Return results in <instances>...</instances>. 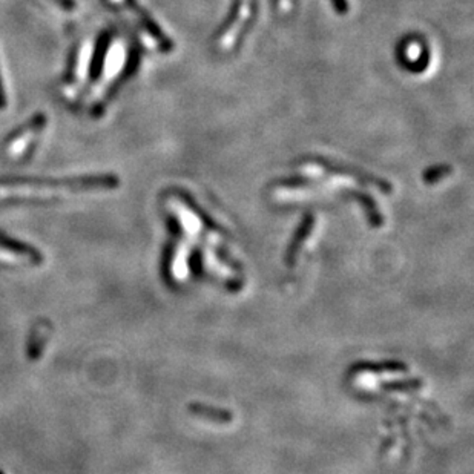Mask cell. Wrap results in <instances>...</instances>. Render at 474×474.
I'll use <instances>...</instances> for the list:
<instances>
[{
	"label": "cell",
	"mask_w": 474,
	"mask_h": 474,
	"mask_svg": "<svg viewBox=\"0 0 474 474\" xmlns=\"http://www.w3.org/2000/svg\"><path fill=\"white\" fill-rule=\"evenodd\" d=\"M114 180L106 177L103 178H89V180H77L70 183H10L0 186V197L2 198H51L57 195H66L68 192H77L80 189H94V187H109L114 186Z\"/></svg>",
	"instance_id": "1"
},
{
	"label": "cell",
	"mask_w": 474,
	"mask_h": 474,
	"mask_svg": "<svg viewBox=\"0 0 474 474\" xmlns=\"http://www.w3.org/2000/svg\"><path fill=\"white\" fill-rule=\"evenodd\" d=\"M126 62V49L125 43L122 40H114L108 48V53L105 56V62H103L100 80L96 86V96H92V100H99L101 94L105 92L109 86L117 79V75L122 73Z\"/></svg>",
	"instance_id": "2"
},
{
	"label": "cell",
	"mask_w": 474,
	"mask_h": 474,
	"mask_svg": "<svg viewBox=\"0 0 474 474\" xmlns=\"http://www.w3.org/2000/svg\"><path fill=\"white\" fill-rule=\"evenodd\" d=\"M92 53H94L92 40L91 39L85 40V43L80 46L79 56H77V60H75L71 83L66 85V96L68 97H74V94L79 92L80 88L83 86V82L86 80V77H88V74H89Z\"/></svg>",
	"instance_id": "3"
},
{
	"label": "cell",
	"mask_w": 474,
	"mask_h": 474,
	"mask_svg": "<svg viewBox=\"0 0 474 474\" xmlns=\"http://www.w3.org/2000/svg\"><path fill=\"white\" fill-rule=\"evenodd\" d=\"M312 226H313V218L308 215V217L304 220V223L299 226L298 232L295 234V237H293L292 243H290V246L287 249V254H286V263H287V266H293V263H295V258H297V254L299 251V247H301V244H303V241L308 237L310 229H312Z\"/></svg>",
	"instance_id": "4"
},
{
	"label": "cell",
	"mask_w": 474,
	"mask_h": 474,
	"mask_svg": "<svg viewBox=\"0 0 474 474\" xmlns=\"http://www.w3.org/2000/svg\"><path fill=\"white\" fill-rule=\"evenodd\" d=\"M42 127V122L40 123H32L31 126H28V129L25 132H22L17 139L13 140V143L10 144V148H8V154L11 155V157H19L25 151L30 148V142L34 140V137H36L37 131Z\"/></svg>",
	"instance_id": "5"
},
{
	"label": "cell",
	"mask_w": 474,
	"mask_h": 474,
	"mask_svg": "<svg viewBox=\"0 0 474 474\" xmlns=\"http://www.w3.org/2000/svg\"><path fill=\"white\" fill-rule=\"evenodd\" d=\"M191 411L195 416H201L213 422H229L232 420V413L221 410V408H213L208 407V405H200V404H194L191 405Z\"/></svg>",
	"instance_id": "6"
},
{
	"label": "cell",
	"mask_w": 474,
	"mask_h": 474,
	"mask_svg": "<svg viewBox=\"0 0 474 474\" xmlns=\"http://www.w3.org/2000/svg\"><path fill=\"white\" fill-rule=\"evenodd\" d=\"M359 370H370V372H381V370H392V372H405V368L402 364H396V363H389V364H358L353 372H359Z\"/></svg>",
	"instance_id": "7"
},
{
	"label": "cell",
	"mask_w": 474,
	"mask_h": 474,
	"mask_svg": "<svg viewBox=\"0 0 474 474\" xmlns=\"http://www.w3.org/2000/svg\"><path fill=\"white\" fill-rule=\"evenodd\" d=\"M23 252L20 251H13V249H6V247H0V263H10V264H17L23 260Z\"/></svg>",
	"instance_id": "8"
},
{
	"label": "cell",
	"mask_w": 474,
	"mask_h": 474,
	"mask_svg": "<svg viewBox=\"0 0 474 474\" xmlns=\"http://www.w3.org/2000/svg\"><path fill=\"white\" fill-rule=\"evenodd\" d=\"M420 387V381H404V382H392L382 385L385 390H415Z\"/></svg>",
	"instance_id": "9"
},
{
	"label": "cell",
	"mask_w": 474,
	"mask_h": 474,
	"mask_svg": "<svg viewBox=\"0 0 474 474\" xmlns=\"http://www.w3.org/2000/svg\"><path fill=\"white\" fill-rule=\"evenodd\" d=\"M109 2H112V4H122L123 0H109Z\"/></svg>",
	"instance_id": "10"
}]
</instances>
